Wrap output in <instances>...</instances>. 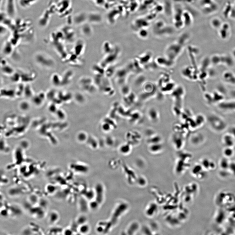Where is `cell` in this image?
I'll use <instances>...</instances> for the list:
<instances>
[{
    "label": "cell",
    "instance_id": "cell-1",
    "mask_svg": "<svg viewBox=\"0 0 235 235\" xmlns=\"http://www.w3.org/2000/svg\"><path fill=\"white\" fill-rule=\"evenodd\" d=\"M127 207L126 204L123 203L116 208L112 216V221L110 222L112 225L115 224L120 216L126 210Z\"/></svg>",
    "mask_w": 235,
    "mask_h": 235
},
{
    "label": "cell",
    "instance_id": "cell-2",
    "mask_svg": "<svg viewBox=\"0 0 235 235\" xmlns=\"http://www.w3.org/2000/svg\"><path fill=\"white\" fill-rule=\"evenodd\" d=\"M222 140L225 147H233L235 145V139L229 133L225 134Z\"/></svg>",
    "mask_w": 235,
    "mask_h": 235
},
{
    "label": "cell",
    "instance_id": "cell-3",
    "mask_svg": "<svg viewBox=\"0 0 235 235\" xmlns=\"http://www.w3.org/2000/svg\"><path fill=\"white\" fill-rule=\"evenodd\" d=\"M96 201L100 205L104 199V189L101 184H98L96 187Z\"/></svg>",
    "mask_w": 235,
    "mask_h": 235
},
{
    "label": "cell",
    "instance_id": "cell-4",
    "mask_svg": "<svg viewBox=\"0 0 235 235\" xmlns=\"http://www.w3.org/2000/svg\"><path fill=\"white\" fill-rule=\"evenodd\" d=\"M90 230V227L88 224L85 223L79 226L78 231L79 233L82 234H85L88 233Z\"/></svg>",
    "mask_w": 235,
    "mask_h": 235
},
{
    "label": "cell",
    "instance_id": "cell-5",
    "mask_svg": "<svg viewBox=\"0 0 235 235\" xmlns=\"http://www.w3.org/2000/svg\"><path fill=\"white\" fill-rule=\"evenodd\" d=\"M223 154L226 158L230 157L234 154V150L233 147H225L223 150Z\"/></svg>",
    "mask_w": 235,
    "mask_h": 235
},
{
    "label": "cell",
    "instance_id": "cell-6",
    "mask_svg": "<svg viewBox=\"0 0 235 235\" xmlns=\"http://www.w3.org/2000/svg\"><path fill=\"white\" fill-rule=\"evenodd\" d=\"M59 216L58 213L55 212H52L50 214L49 217V221L52 223H54L57 221Z\"/></svg>",
    "mask_w": 235,
    "mask_h": 235
},
{
    "label": "cell",
    "instance_id": "cell-7",
    "mask_svg": "<svg viewBox=\"0 0 235 235\" xmlns=\"http://www.w3.org/2000/svg\"><path fill=\"white\" fill-rule=\"evenodd\" d=\"M86 217L84 215H81L78 216L76 220V222L79 226L86 223Z\"/></svg>",
    "mask_w": 235,
    "mask_h": 235
},
{
    "label": "cell",
    "instance_id": "cell-8",
    "mask_svg": "<svg viewBox=\"0 0 235 235\" xmlns=\"http://www.w3.org/2000/svg\"><path fill=\"white\" fill-rule=\"evenodd\" d=\"M228 133L235 139V127H232L229 129Z\"/></svg>",
    "mask_w": 235,
    "mask_h": 235
},
{
    "label": "cell",
    "instance_id": "cell-9",
    "mask_svg": "<svg viewBox=\"0 0 235 235\" xmlns=\"http://www.w3.org/2000/svg\"><path fill=\"white\" fill-rule=\"evenodd\" d=\"M64 233L65 235H71L73 234V232L70 229H67L64 230Z\"/></svg>",
    "mask_w": 235,
    "mask_h": 235
}]
</instances>
